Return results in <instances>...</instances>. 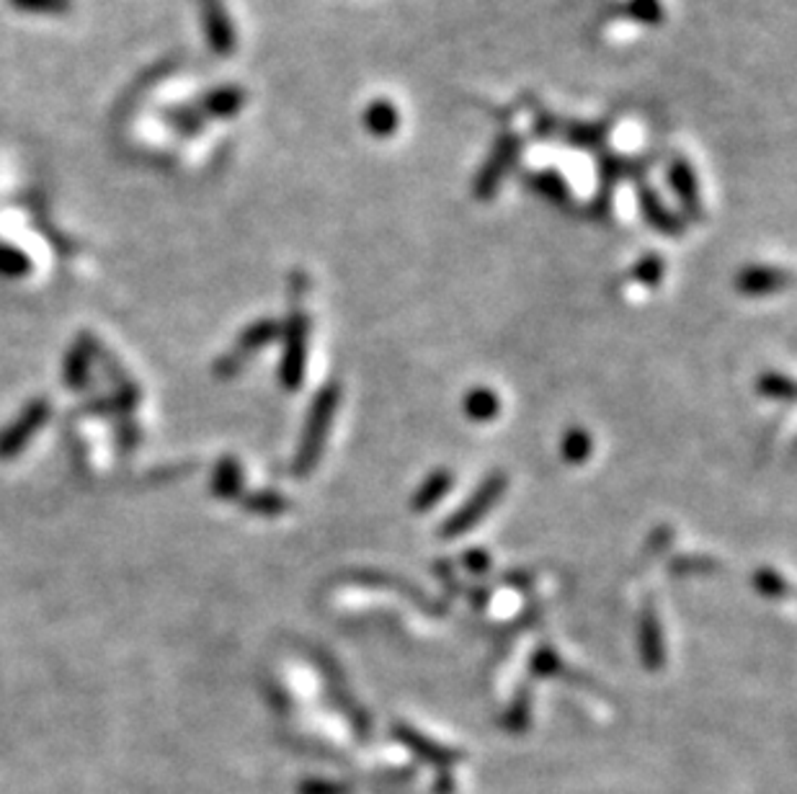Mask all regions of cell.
Returning a JSON list of instances; mask_svg holds the SVG:
<instances>
[{
  "label": "cell",
  "mask_w": 797,
  "mask_h": 794,
  "mask_svg": "<svg viewBox=\"0 0 797 794\" xmlns=\"http://www.w3.org/2000/svg\"><path fill=\"white\" fill-rule=\"evenodd\" d=\"M462 408L464 416L470 420H475V424H487V420H493L501 412V400L499 395L487 390V387H475V390L464 395Z\"/></svg>",
  "instance_id": "obj_18"
},
{
  "label": "cell",
  "mask_w": 797,
  "mask_h": 794,
  "mask_svg": "<svg viewBox=\"0 0 797 794\" xmlns=\"http://www.w3.org/2000/svg\"><path fill=\"white\" fill-rule=\"evenodd\" d=\"M615 15L640 23V27H661L665 21L663 0H622L615 8Z\"/></svg>",
  "instance_id": "obj_17"
},
{
  "label": "cell",
  "mask_w": 797,
  "mask_h": 794,
  "mask_svg": "<svg viewBox=\"0 0 797 794\" xmlns=\"http://www.w3.org/2000/svg\"><path fill=\"white\" fill-rule=\"evenodd\" d=\"M594 443H591V436H588L584 428H570V431H565L563 436V459L565 462L570 464H584L588 455H591Z\"/></svg>",
  "instance_id": "obj_21"
},
{
  "label": "cell",
  "mask_w": 797,
  "mask_h": 794,
  "mask_svg": "<svg viewBox=\"0 0 797 794\" xmlns=\"http://www.w3.org/2000/svg\"><path fill=\"white\" fill-rule=\"evenodd\" d=\"M29 271V259L11 245H0V274L3 276H21Z\"/></svg>",
  "instance_id": "obj_28"
},
{
  "label": "cell",
  "mask_w": 797,
  "mask_h": 794,
  "mask_svg": "<svg viewBox=\"0 0 797 794\" xmlns=\"http://www.w3.org/2000/svg\"><path fill=\"white\" fill-rule=\"evenodd\" d=\"M452 482H454V474L449 470H433L429 478L421 482V488L413 493V503H410L413 505V511L416 513L431 511L433 505H437L441 498L452 490Z\"/></svg>",
  "instance_id": "obj_16"
},
{
  "label": "cell",
  "mask_w": 797,
  "mask_h": 794,
  "mask_svg": "<svg viewBox=\"0 0 797 794\" xmlns=\"http://www.w3.org/2000/svg\"><path fill=\"white\" fill-rule=\"evenodd\" d=\"M340 393L338 385H325L321 393L315 395L313 408H310L307 426L302 431L297 457H294V472L297 474H310L315 470L317 459H321L325 449V439H328L333 416H336Z\"/></svg>",
  "instance_id": "obj_1"
},
{
  "label": "cell",
  "mask_w": 797,
  "mask_h": 794,
  "mask_svg": "<svg viewBox=\"0 0 797 794\" xmlns=\"http://www.w3.org/2000/svg\"><path fill=\"white\" fill-rule=\"evenodd\" d=\"M663 274H665V263L658 253H646L642 259L635 263L632 271H630V279H635L638 284H646V286H658L663 282Z\"/></svg>",
  "instance_id": "obj_23"
},
{
  "label": "cell",
  "mask_w": 797,
  "mask_h": 794,
  "mask_svg": "<svg viewBox=\"0 0 797 794\" xmlns=\"http://www.w3.org/2000/svg\"><path fill=\"white\" fill-rule=\"evenodd\" d=\"M162 116H166V122L174 127L178 135L183 137H199L201 132H205V124L207 119L205 116L199 114L197 104H181V106H168L166 112H162Z\"/></svg>",
  "instance_id": "obj_19"
},
{
  "label": "cell",
  "mask_w": 797,
  "mask_h": 794,
  "mask_svg": "<svg viewBox=\"0 0 797 794\" xmlns=\"http://www.w3.org/2000/svg\"><path fill=\"white\" fill-rule=\"evenodd\" d=\"M758 393H762L764 397H769V400L789 403L795 397V387L789 377L777 375V372H766V375H762V379H758Z\"/></svg>",
  "instance_id": "obj_24"
},
{
  "label": "cell",
  "mask_w": 797,
  "mask_h": 794,
  "mask_svg": "<svg viewBox=\"0 0 797 794\" xmlns=\"http://www.w3.org/2000/svg\"><path fill=\"white\" fill-rule=\"evenodd\" d=\"M754 586L758 594H764L766 598H785L789 594L787 581L782 578L777 571H772V567H762V571L754 573Z\"/></svg>",
  "instance_id": "obj_25"
},
{
  "label": "cell",
  "mask_w": 797,
  "mask_h": 794,
  "mask_svg": "<svg viewBox=\"0 0 797 794\" xmlns=\"http://www.w3.org/2000/svg\"><path fill=\"white\" fill-rule=\"evenodd\" d=\"M665 181H669V189L677 197L681 215L686 220H702V191H700V178H696V170L686 158L677 155L665 168Z\"/></svg>",
  "instance_id": "obj_6"
},
{
  "label": "cell",
  "mask_w": 797,
  "mask_h": 794,
  "mask_svg": "<svg viewBox=\"0 0 797 794\" xmlns=\"http://www.w3.org/2000/svg\"><path fill=\"white\" fill-rule=\"evenodd\" d=\"M245 106V91L240 85L224 83L217 88H209L197 104L199 114L205 119H232Z\"/></svg>",
  "instance_id": "obj_12"
},
{
  "label": "cell",
  "mask_w": 797,
  "mask_h": 794,
  "mask_svg": "<svg viewBox=\"0 0 797 794\" xmlns=\"http://www.w3.org/2000/svg\"><path fill=\"white\" fill-rule=\"evenodd\" d=\"M635 191H638V207H640V215L642 220H646L650 228H653L656 232H661L663 238H681L684 236V220H681L679 215H673L669 205L661 199V194H658L653 186L646 184L640 178L638 186H635Z\"/></svg>",
  "instance_id": "obj_8"
},
{
  "label": "cell",
  "mask_w": 797,
  "mask_h": 794,
  "mask_svg": "<svg viewBox=\"0 0 797 794\" xmlns=\"http://www.w3.org/2000/svg\"><path fill=\"white\" fill-rule=\"evenodd\" d=\"M279 331H282V325L269 321V317H261L259 323H253L251 328H248L243 336H240L238 346L232 348V354L228 356V359L222 362V375H232V372H238L240 362L245 359V356H251L253 352H259V348L269 346L271 341H274L279 336Z\"/></svg>",
  "instance_id": "obj_11"
},
{
  "label": "cell",
  "mask_w": 797,
  "mask_h": 794,
  "mask_svg": "<svg viewBox=\"0 0 797 794\" xmlns=\"http://www.w3.org/2000/svg\"><path fill=\"white\" fill-rule=\"evenodd\" d=\"M560 119H555L553 114L545 112V114H537V119H534V135H537L539 139H549V137H557V132H560Z\"/></svg>",
  "instance_id": "obj_31"
},
{
  "label": "cell",
  "mask_w": 797,
  "mask_h": 794,
  "mask_svg": "<svg viewBox=\"0 0 797 794\" xmlns=\"http://www.w3.org/2000/svg\"><path fill=\"white\" fill-rule=\"evenodd\" d=\"M462 563H464V567H468V571H472L475 575H483V573L491 571V555H487L485 550L464 552Z\"/></svg>",
  "instance_id": "obj_30"
},
{
  "label": "cell",
  "mask_w": 797,
  "mask_h": 794,
  "mask_svg": "<svg viewBox=\"0 0 797 794\" xmlns=\"http://www.w3.org/2000/svg\"><path fill=\"white\" fill-rule=\"evenodd\" d=\"M524 184L537 194V197L547 199L549 205L568 207L573 201V189L565 181V176L557 168H537L529 176H524Z\"/></svg>",
  "instance_id": "obj_14"
},
{
  "label": "cell",
  "mask_w": 797,
  "mask_h": 794,
  "mask_svg": "<svg viewBox=\"0 0 797 794\" xmlns=\"http://www.w3.org/2000/svg\"><path fill=\"white\" fill-rule=\"evenodd\" d=\"M609 132L611 124L609 122H584V119H573L568 124H560V132L557 137L563 139L565 145L576 147V150H588V153H604L607 150L609 143Z\"/></svg>",
  "instance_id": "obj_10"
},
{
  "label": "cell",
  "mask_w": 797,
  "mask_h": 794,
  "mask_svg": "<svg viewBox=\"0 0 797 794\" xmlns=\"http://www.w3.org/2000/svg\"><path fill=\"white\" fill-rule=\"evenodd\" d=\"M240 467L232 462V459H224V462L217 467V474H214V493L217 495H235L238 488H240Z\"/></svg>",
  "instance_id": "obj_27"
},
{
  "label": "cell",
  "mask_w": 797,
  "mask_h": 794,
  "mask_svg": "<svg viewBox=\"0 0 797 794\" xmlns=\"http://www.w3.org/2000/svg\"><path fill=\"white\" fill-rule=\"evenodd\" d=\"M557 668H563V664H560V658H557V652L549 648L539 650L532 660V671L537 676H553V673H557Z\"/></svg>",
  "instance_id": "obj_29"
},
{
  "label": "cell",
  "mask_w": 797,
  "mask_h": 794,
  "mask_svg": "<svg viewBox=\"0 0 797 794\" xmlns=\"http://www.w3.org/2000/svg\"><path fill=\"white\" fill-rule=\"evenodd\" d=\"M8 6L29 15H67L73 11V0H8Z\"/></svg>",
  "instance_id": "obj_22"
},
{
  "label": "cell",
  "mask_w": 797,
  "mask_h": 794,
  "mask_svg": "<svg viewBox=\"0 0 797 794\" xmlns=\"http://www.w3.org/2000/svg\"><path fill=\"white\" fill-rule=\"evenodd\" d=\"M503 490H506V474H501V472L487 474V478L478 485L475 493H472L468 501H464L460 509H457L452 516L441 524L439 536H444V540H454V536H462V534H468L470 529H475L480 521H483V516H487V511L499 503Z\"/></svg>",
  "instance_id": "obj_3"
},
{
  "label": "cell",
  "mask_w": 797,
  "mask_h": 794,
  "mask_svg": "<svg viewBox=\"0 0 797 794\" xmlns=\"http://www.w3.org/2000/svg\"><path fill=\"white\" fill-rule=\"evenodd\" d=\"M307 336H310V321L302 307H294L290 321L284 325V359L279 377L286 390H300L302 377H305L307 367Z\"/></svg>",
  "instance_id": "obj_4"
},
{
  "label": "cell",
  "mask_w": 797,
  "mask_h": 794,
  "mask_svg": "<svg viewBox=\"0 0 797 794\" xmlns=\"http://www.w3.org/2000/svg\"><path fill=\"white\" fill-rule=\"evenodd\" d=\"M199 8L209 50H212L217 58H230L238 46V36L224 0H199Z\"/></svg>",
  "instance_id": "obj_7"
},
{
  "label": "cell",
  "mask_w": 797,
  "mask_h": 794,
  "mask_svg": "<svg viewBox=\"0 0 797 794\" xmlns=\"http://www.w3.org/2000/svg\"><path fill=\"white\" fill-rule=\"evenodd\" d=\"M789 286V271L779 267H766V263H754L746 267L735 279V290L746 297H764V294L782 292Z\"/></svg>",
  "instance_id": "obj_9"
},
{
  "label": "cell",
  "mask_w": 797,
  "mask_h": 794,
  "mask_svg": "<svg viewBox=\"0 0 797 794\" xmlns=\"http://www.w3.org/2000/svg\"><path fill=\"white\" fill-rule=\"evenodd\" d=\"M361 124L375 139H390L400 129V112L390 98H375L364 108Z\"/></svg>",
  "instance_id": "obj_15"
},
{
  "label": "cell",
  "mask_w": 797,
  "mask_h": 794,
  "mask_svg": "<svg viewBox=\"0 0 797 794\" xmlns=\"http://www.w3.org/2000/svg\"><path fill=\"white\" fill-rule=\"evenodd\" d=\"M640 656L642 664H646L648 671H658L665 664V642H663V629L661 621H658V614L653 606H646L640 619Z\"/></svg>",
  "instance_id": "obj_13"
},
{
  "label": "cell",
  "mask_w": 797,
  "mask_h": 794,
  "mask_svg": "<svg viewBox=\"0 0 797 794\" xmlns=\"http://www.w3.org/2000/svg\"><path fill=\"white\" fill-rule=\"evenodd\" d=\"M245 509L253 511V513H263V516H279V513H284L286 509H290V501H286L284 495L279 493H255L245 501Z\"/></svg>",
  "instance_id": "obj_26"
},
{
  "label": "cell",
  "mask_w": 797,
  "mask_h": 794,
  "mask_svg": "<svg viewBox=\"0 0 797 794\" xmlns=\"http://www.w3.org/2000/svg\"><path fill=\"white\" fill-rule=\"evenodd\" d=\"M650 166V158H625V155H617L611 150L599 153V194H596L591 212L596 217H604L611 207V197H615V189L619 181L625 178H638L646 174Z\"/></svg>",
  "instance_id": "obj_5"
},
{
  "label": "cell",
  "mask_w": 797,
  "mask_h": 794,
  "mask_svg": "<svg viewBox=\"0 0 797 794\" xmlns=\"http://www.w3.org/2000/svg\"><path fill=\"white\" fill-rule=\"evenodd\" d=\"M524 139L516 135V132H501L495 137V143L487 153V158L480 166L475 184H472V194H475L478 201H493L495 194H499L503 178H506L514 166L522 158Z\"/></svg>",
  "instance_id": "obj_2"
},
{
  "label": "cell",
  "mask_w": 797,
  "mask_h": 794,
  "mask_svg": "<svg viewBox=\"0 0 797 794\" xmlns=\"http://www.w3.org/2000/svg\"><path fill=\"white\" fill-rule=\"evenodd\" d=\"M677 565H686L677 573H702V571L712 573L717 567V563H712L710 557H681V560H677Z\"/></svg>",
  "instance_id": "obj_32"
},
{
  "label": "cell",
  "mask_w": 797,
  "mask_h": 794,
  "mask_svg": "<svg viewBox=\"0 0 797 794\" xmlns=\"http://www.w3.org/2000/svg\"><path fill=\"white\" fill-rule=\"evenodd\" d=\"M44 418V405H31V408L27 410V416L21 418L19 426H13L11 431H8L3 436V443H0V455H11V451H15L23 443V439H27L29 431H34V428L42 424Z\"/></svg>",
  "instance_id": "obj_20"
}]
</instances>
